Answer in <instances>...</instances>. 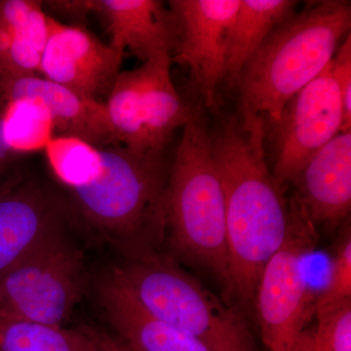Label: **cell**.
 <instances>
[{
	"label": "cell",
	"instance_id": "1",
	"mask_svg": "<svg viewBox=\"0 0 351 351\" xmlns=\"http://www.w3.org/2000/svg\"><path fill=\"white\" fill-rule=\"evenodd\" d=\"M265 122L241 113L212 136V154L225 196L228 292L251 306L265 265L282 247L292 223L291 201L269 169Z\"/></svg>",
	"mask_w": 351,
	"mask_h": 351
},
{
	"label": "cell",
	"instance_id": "2",
	"mask_svg": "<svg viewBox=\"0 0 351 351\" xmlns=\"http://www.w3.org/2000/svg\"><path fill=\"white\" fill-rule=\"evenodd\" d=\"M350 27L346 0L311 2L277 25L235 82L241 113L278 121L286 103L331 63Z\"/></svg>",
	"mask_w": 351,
	"mask_h": 351
},
{
	"label": "cell",
	"instance_id": "3",
	"mask_svg": "<svg viewBox=\"0 0 351 351\" xmlns=\"http://www.w3.org/2000/svg\"><path fill=\"white\" fill-rule=\"evenodd\" d=\"M101 152L100 174L71 191L76 213L124 256L157 251L164 239L168 182L162 156L138 154L120 145Z\"/></svg>",
	"mask_w": 351,
	"mask_h": 351
},
{
	"label": "cell",
	"instance_id": "4",
	"mask_svg": "<svg viewBox=\"0 0 351 351\" xmlns=\"http://www.w3.org/2000/svg\"><path fill=\"white\" fill-rule=\"evenodd\" d=\"M175 255L206 270L228 287L223 186L212 154V135L193 112L184 126L165 195V228Z\"/></svg>",
	"mask_w": 351,
	"mask_h": 351
},
{
	"label": "cell",
	"instance_id": "5",
	"mask_svg": "<svg viewBox=\"0 0 351 351\" xmlns=\"http://www.w3.org/2000/svg\"><path fill=\"white\" fill-rule=\"evenodd\" d=\"M108 271L159 319L189 332L211 351H258L243 316L182 269L173 256H124Z\"/></svg>",
	"mask_w": 351,
	"mask_h": 351
},
{
	"label": "cell",
	"instance_id": "6",
	"mask_svg": "<svg viewBox=\"0 0 351 351\" xmlns=\"http://www.w3.org/2000/svg\"><path fill=\"white\" fill-rule=\"evenodd\" d=\"M88 280L84 252L66 228L0 277V316L64 327Z\"/></svg>",
	"mask_w": 351,
	"mask_h": 351
},
{
	"label": "cell",
	"instance_id": "7",
	"mask_svg": "<svg viewBox=\"0 0 351 351\" xmlns=\"http://www.w3.org/2000/svg\"><path fill=\"white\" fill-rule=\"evenodd\" d=\"M291 207L287 239L263 269L254 300L269 351H302L308 320L311 293L304 267L315 246V226L297 198Z\"/></svg>",
	"mask_w": 351,
	"mask_h": 351
},
{
	"label": "cell",
	"instance_id": "8",
	"mask_svg": "<svg viewBox=\"0 0 351 351\" xmlns=\"http://www.w3.org/2000/svg\"><path fill=\"white\" fill-rule=\"evenodd\" d=\"M341 94L332 61L284 106L272 124V175L279 184L295 182L306 164L341 133Z\"/></svg>",
	"mask_w": 351,
	"mask_h": 351
},
{
	"label": "cell",
	"instance_id": "9",
	"mask_svg": "<svg viewBox=\"0 0 351 351\" xmlns=\"http://www.w3.org/2000/svg\"><path fill=\"white\" fill-rule=\"evenodd\" d=\"M71 207L56 189L18 166L0 186V277L68 228Z\"/></svg>",
	"mask_w": 351,
	"mask_h": 351
},
{
	"label": "cell",
	"instance_id": "10",
	"mask_svg": "<svg viewBox=\"0 0 351 351\" xmlns=\"http://www.w3.org/2000/svg\"><path fill=\"white\" fill-rule=\"evenodd\" d=\"M240 0H172L177 25L175 56L186 66L207 108L216 101L217 87L226 77L228 38Z\"/></svg>",
	"mask_w": 351,
	"mask_h": 351
},
{
	"label": "cell",
	"instance_id": "11",
	"mask_svg": "<svg viewBox=\"0 0 351 351\" xmlns=\"http://www.w3.org/2000/svg\"><path fill=\"white\" fill-rule=\"evenodd\" d=\"M50 36L41 60L43 78L76 94L101 101L110 94L123 54L101 43L82 25H64L49 17Z\"/></svg>",
	"mask_w": 351,
	"mask_h": 351
},
{
	"label": "cell",
	"instance_id": "12",
	"mask_svg": "<svg viewBox=\"0 0 351 351\" xmlns=\"http://www.w3.org/2000/svg\"><path fill=\"white\" fill-rule=\"evenodd\" d=\"M94 294L112 334L137 351H211L193 335L149 313L108 270L95 280Z\"/></svg>",
	"mask_w": 351,
	"mask_h": 351
},
{
	"label": "cell",
	"instance_id": "13",
	"mask_svg": "<svg viewBox=\"0 0 351 351\" xmlns=\"http://www.w3.org/2000/svg\"><path fill=\"white\" fill-rule=\"evenodd\" d=\"M36 97L49 110L57 136L75 137L98 149L117 145L107 108L38 75H1L0 101Z\"/></svg>",
	"mask_w": 351,
	"mask_h": 351
},
{
	"label": "cell",
	"instance_id": "14",
	"mask_svg": "<svg viewBox=\"0 0 351 351\" xmlns=\"http://www.w3.org/2000/svg\"><path fill=\"white\" fill-rule=\"evenodd\" d=\"M295 198L313 221L335 228L351 209V131L339 133L306 164Z\"/></svg>",
	"mask_w": 351,
	"mask_h": 351
},
{
	"label": "cell",
	"instance_id": "15",
	"mask_svg": "<svg viewBox=\"0 0 351 351\" xmlns=\"http://www.w3.org/2000/svg\"><path fill=\"white\" fill-rule=\"evenodd\" d=\"M93 11L105 19L113 49H126L145 63L174 51L178 29L174 16L157 0H93Z\"/></svg>",
	"mask_w": 351,
	"mask_h": 351
},
{
	"label": "cell",
	"instance_id": "16",
	"mask_svg": "<svg viewBox=\"0 0 351 351\" xmlns=\"http://www.w3.org/2000/svg\"><path fill=\"white\" fill-rule=\"evenodd\" d=\"M171 54L156 55L141 66V114L144 126L145 152L162 156L175 131L188 123L193 115L182 100L171 78Z\"/></svg>",
	"mask_w": 351,
	"mask_h": 351
},
{
	"label": "cell",
	"instance_id": "17",
	"mask_svg": "<svg viewBox=\"0 0 351 351\" xmlns=\"http://www.w3.org/2000/svg\"><path fill=\"white\" fill-rule=\"evenodd\" d=\"M297 3L291 0H240L228 34L226 58V77L232 85L274 27L294 14Z\"/></svg>",
	"mask_w": 351,
	"mask_h": 351
},
{
	"label": "cell",
	"instance_id": "18",
	"mask_svg": "<svg viewBox=\"0 0 351 351\" xmlns=\"http://www.w3.org/2000/svg\"><path fill=\"white\" fill-rule=\"evenodd\" d=\"M0 351H103L83 326H51L0 316Z\"/></svg>",
	"mask_w": 351,
	"mask_h": 351
},
{
	"label": "cell",
	"instance_id": "19",
	"mask_svg": "<svg viewBox=\"0 0 351 351\" xmlns=\"http://www.w3.org/2000/svg\"><path fill=\"white\" fill-rule=\"evenodd\" d=\"M2 134L17 156L44 151L55 136L54 122L45 104L36 97L0 101Z\"/></svg>",
	"mask_w": 351,
	"mask_h": 351
},
{
	"label": "cell",
	"instance_id": "20",
	"mask_svg": "<svg viewBox=\"0 0 351 351\" xmlns=\"http://www.w3.org/2000/svg\"><path fill=\"white\" fill-rule=\"evenodd\" d=\"M142 77L141 66L120 73L105 105L115 143L138 154H147L141 114Z\"/></svg>",
	"mask_w": 351,
	"mask_h": 351
},
{
	"label": "cell",
	"instance_id": "21",
	"mask_svg": "<svg viewBox=\"0 0 351 351\" xmlns=\"http://www.w3.org/2000/svg\"><path fill=\"white\" fill-rule=\"evenodd\" d=\"M44 152L53 174L69 191L86 186L103 167L101 149L80 138L54 136Z\"/></svg>",
	"mask_w": 351,
	"mask_h": 351
},
{
	"label": "cell",
	"instance_id": "22",
	"mask_svg": "<svg viewBox=\"0 0 351 351\" xmlns=\"http://www.w3.org/2000/svg\"><path fill=\"white\" fill-rule=\"evenodd\" d=\"M335 248L326 282L316 302L313 313L316 317L332 313L351 304V232L346 226Z\"/></svg>",
	"mask_w": 351,
	"mask_h": 351
},
{
	"label": "cell",
	"instance_id": "23",
	"mask_svg": "<svg viewBox=\"0 0 351 351\" xmlns=\"http://www.w3.org/2000/svg\"><path fill=\"white\" fill-rule=\"evenodd\" d=\"M313 338H304L302 351H351V304L318 316Z\"/></svg>",
	"mask_w": 351,
	"mask_h": 351
},
{
	"label": "cell",
	"instance_id": "24",
	"mask_svg": "<svg viewBox=\"0 0 351 351\" xmlns=\"http://www.w3.org/2000/svg\"><path fill=\"white\" fill-rule=\"evenodd\" d=\"M332 71L341 94V133L350 131L351 127V36H346L339 45L332 60Z\"/></svg>",
	"mask_w": 351,
	"mask_h": 351
},
{
	"label": "cell",
	"instance_id": "25",
	"mask_svg": "<svg viewBox=\"0 0 351 351\" xmlns=\"http://www.w3.org/2000/svg\"><path fill=\"white\" fill-rule=\"evenodd\" d=\"M21 34L41 55H43L50 36V23L49 16L44 12L43 2H36L24 27L20 31L14 32L13 34Z\"/></svg>",
	"mask_w": 351,
	"mask_h": 351
},
{
	"label": "cell",
	"instance_id": "26",
	"mask_svg": "<svg viewBox=\"0 0 351 351\" xmlns=\"http://www.w3.org/2000/svg\"><path fill=\"white\" fill-rule=\"evenodd\" d=\"M36 2L32 0H3L0 1V24L6 27L12 36L20 31Z\"/></svg>",
	"mask_w": 351,
	"mask_h": 351
},
{
	"label": "cell",
	"instance_id": "27",
	"mask_svg": "<svg viewBox=\"0 0 351 351\" xmlns=\"http://www.w3.org/2000/svg\"><path fill=\"white\" fill-rule=\"evenodd\" d=\"M53 12L64 18L75 21L86 19L88 14L94 12L93 0H62V1H41Z\"/></svg>",
	"mask_w": 351,
	"mask_h": 351
},
{
	"label": "cell",
	"instance_id": "28",
	"mask_svg": "<svg viewBox=\"0 0 351 351\" xmlns=\"http://www.w3.org/2000/svg\"><path fill=\"white\" fill-rule=\"evenodd\" d=\"M1 110L2 105L0 103V186L10 177L11 174L18 167V159L19 156L14 154L9 149L5 144V141L3 138V134H2V124H1Z\"/></svg>",
	"mask_w": 351,
	"mask_h": 351
},
{
	"label": "cell",
	"instance_id": "29",
	"mask_svg": "<svg viewBox=\"0 0 351 351\" xmlns=\"http://www.w3.org/2000/svg\"><path fill=\"white\" fill-rule=\"evenodd\" d=\"M84 327L88 332L96 339L103 351H137L106 330L91 326Z\"/></svg>",
	"mask_w": 351,
	"mask_h": 351
},
{
	"label": "cell",
	"instance_id": "30",
	"mask_svg": "<svg viewBox=\"0 0 351 351\" xmlns=\"http://www.w3.org/2000/svg\"><path fill=\"white\" fill-rule=\"evenodd\" d=\"M1 75H2V71H1V69H0V80H1Z\"/></svg>",
	"mask_w": 351,
	"mask_h": 351
}]
</instances>
